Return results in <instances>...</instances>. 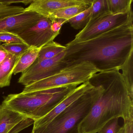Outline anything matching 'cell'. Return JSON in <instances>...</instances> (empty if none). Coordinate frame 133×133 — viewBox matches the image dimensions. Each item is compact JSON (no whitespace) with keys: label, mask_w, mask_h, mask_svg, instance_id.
Here are the masks:
<instances>
[{"label":"cell","mask_w":133,"mask_h":133,"mask_svg":"<svg viewBox=\"0 0 133 133\" xmlns=\"http://www.w3.org/2000/svg\"><path fill=\"white\" fill-rule=\"evenodd\" d=\"M110 13L107 0H92L89 22Z\"/></svg>","instance_id":"19"},{"label":"cell","mask_w":133,"mask_h":133,"mask_svg":"<svg viewBox=\"0 0 133 133\" xmlns=\"http://www.w3.org/2000/svg\"><path fill=\"white\" fill-rule=\"evenodd\" d=\"M93 87L89 81L78 86L48 114L35 121L33 124V129L42 127L48 124L69 105Z\"/></svg>","instance_id":"12"},{"label":"cell","mask_w":133,"mask_h":133,"mask_svg":"<svg viewBox=\"0 0 133 133\" xmlns=\"http://www.w3.org/2000/svg\"><path fill=\"white\" fill-rule=\"evenodd\" d=\"M34 122L33 120L0 105V133H19Z\"/></svg>","instance_id":"10"},{"label":"cell","mask_w":133,"mask_h":133,"mask_svg":"<svg viewBox=\"0 0 133 133\" xmlns=\"http://www.w3.org/2000/svg\"><path fill=\"white\" fill-rule=\"evenodd\" d=\"M1 44H2V43L0 42V46H1Z\"/></svg>","instance_id":"29"},{"label":"cell","mask_w":133,"mask_h":133,"mask_svg":"<svg viewBox=\"0 0 133 133\" xmlns=\"http://www.w3.org/2000/svg\"><path fill=\"white\" fill-rule=\"evenodd\" d=\"M92 0H33L24 11H32L49 18L54 12L66 8L92 3Z\"/></svg>","instance_id":"11"},{"label":"cell","mask_w":133,"mask_h":133,"mask_svg":"<svg viewBox=\"0 0 133 133\" xmlns=\"http://www.w3.org/2000/svg\"><path fill=\"white\" fill-rule=\"evenodd\" d=\"M1 46L8 54L20 56L29 48V46L24 43H4Z\"/></svg>","instance_id":"21"},{"label":"cell","mask_w":133,"mask_h":133,"mask_svg":"<svg viewBox=\"0 0 133 133\" xmlns=\"http://www.w3.org/2000/svg\"><path fill=\"white\" fill-rule=\"evenodd\" d=\"M0 42L4 43H25L18 35L9 32H0Z\"/></svg>","instance_id":"23"},{"label":"cell","mask_w":133,"mask_h":133,"mask_svg":"<svg viewBox=\"0 0 133 133\" xmlns=\"http://www.w3.org/2000/svg\"><path fill=\"white\" fill-rule=\"evenodd\" d=\"M123 126L125 133H133V112L127 119L124 120Z\"/></svg>","instance_id":"25"},{"label":"cell","mask_w":133,"mask_h":133,"mask_svg":"<svg viewBox=\"0 0 133 133\" xmlns=\"http://www.w3.org/2000/svg\"><path fill=\"white\" fill-rule=\"evenodd\" d=\"M20 57L8 54L0 64V88L10 86L15 68Z\"/></svg>","instance_id":"13"},{"label":"cell","mask_w":133,"mask_h":133,"mask_svg":"<svg viewBox=\"0 0 133 133\" xmlns=\"http://www.w3.org/2000/svg\"><path fill=\"white\" fill-rule=\"evenodd\" d=\"M91 4L72 6L61 9L50 15L49 18L51 20L62 19L68 21L87 10L91 6Z\"/></svg>","instance_id":"15"},{"label":"cell","mask_w":133,"mask_h":133,"mask_svg":"<svg viewBox=\"0 0 133 133\" xmlns=\"http://www.w3.org/2000/svg\"></svg>","instance_id":"30"},{"label":"cell","mask_w":133,"mask_h":133,"mask_svg":"<svg viewBox=\"0 0 133 133\" xmlns=\"http://www.w3.org/2000/svg\"><path fill=\"white\" fill-rule=\"evenodd\" d=\"M66 49V46L52 41L41 48L38 57L34 63L53 58L65 51Z\"/></svg>","instance_id":"16"},{"label":"cell","mask_w":133,"mask_h":133,"mask_svg":"<svg viewBox=\"0 0 133 133\" xmlns=\"http://www.w3.org/2000/svg\"><path fill=\"white\" fill-rule=\"evenodd\" d=\"M43 17L35 12L24 11L0 19V32H11L18 35L35 25Z\"/></svg>","instance_id":"9"},{"label":"cell","mask_w":133,"mask_h":133,"mask_svg":"<svg viewBox=\"0 0 133 133\" xmlns=\"http://www.w3.org/2000/svg\"><path fill=\"white\" fill-rule=\"evenodd\" d=\"M41 49L29 46L28 49L20 57L15 68L13 74L15 75L19 73L22 74L29 68L37 59Z\"/></svg>","instance_id":"14"},{"label":"cell","mask_w":133,"mask_h":133,"mask_svg":"<svg viewBox=\"0 0 133 133\" xmlns=\"http://www.w3.org/2000/svg\"><path fill=\"white\" fill-rule=\"evenodd\" d=\"M78 86L71 84L28 93L10 94L5 97L1 105L35 121L48 114Z\"/></svg>","instance_id":"3"},{"label":"cell","mask_w":133,"mask_h":133,"mask_svg":"<svg viewBox=\"0 0 133 133\" xmlns=\"http://www.w3.org/2000/svg\"><path fill=\"white\" fill-rule=\"evenodd\" d=\"M88 81L102 85L103 91L79 124L78 133H97L109 121L120 117L124 120L133 112V101L118 69L98 72Z\"/></svg>","instance_id":"2"},{"label":"cell","mask_w":133,"mask_h":133,"mask_svg":"<svg viewBox=\"0 0 133 133\" xmlns=\"http://www.w3.org/2000/svg\"><path fill=\"white\" fill-rule=\"evenodd\" d=\"M119 119L115 118L109 121L97 133H118L121 128L119 125Z\"/></svg>","instance_id":"22"},{"label":"cell","mask_w":133,"mask_h":133,"mask_svg":"<svg viewBox=\"0 0 133 133\" xmlns=\"http://www.w3.org/2000/svg\"><path fill=\"white\" fill-rule=\"evenodd\" d=\"M65 46L63 60L67 67L87 62L99 72L119 70L133 52V21L87 41L69 42Z\"/></svg>","instance_id":"1"},{"label":"cell","mask_w":133,"mask_h":133,"mask_svg":"<svg viewBox=\"0 0 133 133\" xmlns=\"http://www.w3.org/2000/svg\"><path fill=\"white\" fill-rule=\"evenodd\" d=\"M33 0H23V1H14V0H10V1H4L5 4L7 6H10L13 4L22 3L24 5H27L28 4H31Z\"/></svg>","instance_id":"26"},{"label":"cell","mask_w":133,"mask_h":133,"mask_svg":"<svg viewBox=\"0 0 133 133\" xmlns=\"http://www.w3.org/2000/svg\"><path fill=\"white\" fill-rule=\"evenodd\" d=\"M99 72L95 66L87 62L68 67L54 75L25 86L22 93H28L71 84L80 85Z\"/></svg>","instance_id":"5"},{"label":"cell","mask_w":133,"mask_h":133,"mask_svg":"<svg viewBox=\"0 0 133 133\" xmlns=\"http://www.w3.org/2000/svg\"><path fill=\"white\" fill-rule=\"evenodd\" d=\"M52 25L50 18L43 17L35 25L18 35L29 46L42 48L58 35L53 31Z\"/></svg>","instance_id":"8"},{"label":"cell","mask_w":133,"mask_h":133,"mask_svg":"<svg viewBox=\"0 0 133 133\" xmlns=\"http://www.w3.org/2000/svg\"><path fill=\"white\" fill-rule=\"evenodd\" d=\"M133 21L132 11L128 13L117 15L108 13L89 22L70 43H74L87 41Z\"/></svg>","instance_id":"6"},{"label":"cell","mask_w":133,"mask_h":133,"mask_svg":"<svg viewBox=\"0 0 133 133\" xmlns=\"http://www.w3.org/2000/svg\"><path fill=\"white\" fill-rule=\"evenodd\" d=\"M118 133H125V131H124V128L123 126L121 127V128L120 129Z\"/></svg>","instance_id":"28"},{"label":"cell","mask_w":133,"mask_h":133,"mask_svg":"<svg viewBox=\"0 0 133 133\" xmlns=\"http://www.w3.org/2000/svg\"><path fill=\"white\" fill-rule=\"evenodd\" d=\"M52 21V29L54 33L59 35L62 25L68 21L64 19H57L51 20Z\"/></svg>","instance_id":"24"},{"label":"cell","mask_w":133,"mask_h":133,"mask_svg":"<svg viewBox=\"0 0 133 133\" xmlns=\"http://www.w3.org/2000/svg\"><path fill=\"white\" fill-rule=\"evenodd\" d=\"M65 51L53 58L34 63L21 74L18 80V83L25 87L54 75L67 68L63 60Z\"/></svg>","instance_id":"7"},{"label":"cell","mask_w":133,"mask_h":133,"mask_svg":"<svg viewBox=\"0 0 133 133\" xmlns=\"http://www.w3.org/2000/svg\"><path fill=\"white\" fill-rule=\"evenodd\" d=\"M133 52L121 67V75L126 84L129 96L133 101Z\"/></svg>","instance_id":"17"},{"label":"cell","mask_w":133,"mask_h":133,"mask_svg":"<svg viewBox=\"0 0 133 133\" xmlns=\"http://www.w3.org/2000/svg\"><path fill=\"white\" fill-rule=\"evenodd\" d=\"M133 0H107L109 13L112 15L124 14L132 10Z\"/></svg>","instance_id":"18"},{"label":"cell","mask_w":133,"mask_h":133,"mask_svg":"<svg viewBox=\"0 0 133 133\" xmlns=\"http://www.w3.org/2000/svg\"><path fill=\"white\" fill-rule=\"evenodd\" d=\"M94 87L69 105L44 127L32 129V133H78L79 124L88 114L103 91L100 85Z\"/></svg>","instance_id":"4"},{"label":"cell","mask_w":133,"mask_h":133,"mask_svg":"<svg viewBox=\"0 0 133 133\" xmlns=\"http://www.w3.org/2000/svg\"><path fill=\"white\" fill-rule=\"evenodd\" d=\"M8 54V53L4 49L0 46V64L5 59Z\"/></svg>","instance_id":"27"},{"label":"cell","mask_w":133,"mask_h":133,"mask_svg":"<svg viewBox=\"0 0 133 133\" xmlns=\"http://www.w3.org/2000/svg\"><path fill=\"white\" fill-rule=\"evenodd\" d=\"M91 11V6L84 11L69 19L67 22L74 29H83L89 22Z\"/></svg>","instance_id":"20"}]
</instances>
